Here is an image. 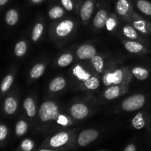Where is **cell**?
I'll list each match as a JSON object with an SVG mask.
<instances>
[{"label":"cell","mask_w":151,"mask_h":151,"mask_svg":"<svg viewBox=\"0 0 151 151\" xmlns=\"http://www.w3.org/2000/svg\"><path fill=\"white\" fill-rule=\"evenodd\" d=\"M99 136L98 131L94 129H87L83 131L78 138V144L81 147H85L95 141Z\"/></svg>","instance_id":"obj_5"},{"label":"cell","mask_w":151,"mask_h":151,"mask_svg":"<svg viewBox=\"0 0 151 151\" xmlns=\"http://www.w3.org/2000/svg\"><path fill=\"white\" fill-rule=\"evenodd\" d=\"M64 14V10L59 5L53 6L49 11V16L52 19H58L61 18Z\"/></svg>","instance_id":"obj_25"},{"label":"cell","mask_w":151,"mask_h":151,"mask_svg":"<svg viewBox=\"0 0 151 151\" xmlns=\"http://www.w3.org/2000/svg\"><path fill=\"white\" fill-rule=\"evenodd\" d=\"M97 50L90 44H83L77 50V56L81 60H88L96 55Z\"/></svg>","instance_id":"obj_8"},{"label":"cell","mask_w":151,"mask_h":151,"mask_svg":"<svg viewBox=\"0 0 151 151\" xmlns=\"http://www.w3.org/2000/svg\"><path fill=\"white\" fill-rule=\"evenodd\" d=\"M106 25H107L108 28L109 29H111L114 27V26L116 25V22H115L114 20H112L111 22V18H109L107 21V23H106Z\"/></svg>","instance_id":"obj_35"},{"label":"cell","mask_w":151,"mask_h":151,"mask_svg":"<svg viewBox=\"0 0 151 151\" xmlns=\"http://www.w3.org/2000/svg\"><path fill=\"white\" fill-rule=\"evenodd\" d=\"M75 23L71 19H65L57 24L55 28V35L59 38H65L73 31Z\"/></svg>","instance_id":"obj_4"},{"label":"cell","mask_w":151,"mask_h":151,"mask_svg":"<svg viewBox=\"0 0 151 151\" xmlns=\"http://www.w3.org/2000/svg\"><path fill=\"white\" fill-rule=\"evenodd\" d=\"M116 13L121 16H125L131 10V3L129 0H117L116 3Z\"/></svg>","instance_id":"obj_13"},{"label":"cell","mask_w":151,"mask_h":151,"mask_svg":"<svg viewBox=\"0 0 151 151\" xmlns=\"http://www.w3.org/2000/svg\"><path fill=\"white\" fill-rule=\"evenodd\" d=\"M122 33L129 39L134 40L138 38V33L137 32V29L129 25H125L122 27Z\"/></svg>","instance_id":"obj_26"},{"label":"cell","mask_w":151,"mask_h":151,"mask_svg":"<svg viewBox=\"0 0 151 151\" xmlns=\"http://www.w3.org/2000/svg\"><path fill=\"white\" fill-rule=\"evenodd\" d=\"M69 140V134L66 132H60L54 135L50 138L49 141V145L50 147H62L65 145Z\"/></svg>","instance_id":"obj_11"},{"label":"cell","mask_w":151,"mask_h":151,"mask_svg":"<svg viewBox=\"0 0 151 151\" xmlns=\"http://www.w3.org/2000/svg\"><path fill=\"white\" fill-rule=\"evenodd\" d=\"M38 116L42 122L56 120L60 116L58 106L53 101L44 102L39 107Z\"/></svg>","instance_id":"obj_2"},{"label":"cell","mask_w":151,"mask_h":151,"mask_svg":"<svg viewBox=\"0 0 151 151\" xmlns=\"http://www.w3.org/2000/svg\"><path fill=\"white\" fill-rule=\"evenodd\" d=\"M125 48L131 53H139L144 51V46L137 41H128L124 43Z\"/></svg>","instance_id":"obj_16"},{"label":"cell","mask_w":151,"mask_h":151,"mask_svg":"<svg viewBox=\"0 0 151 151\" xmlns=\"http://www.w3.org/2000/svg\"><path fill=\"white\" fill-rule=\"evenodd\" d=\"M145 100V97L143 94H134L128 97L122 101V109L128 112L139 110L144 106Z\"/></svg>","instance_id":"obj_3"},{"label":"cell","mask_w":151,"mask_h":151,"mask_svg":"<svg viewBox=\"0 0 151 151\" xmlns=\"http://www.w3.org/2000/svg\"><path fill=\"white\" fill-rule=\"evenodd\" d=\"M94 8V0H85L83 3L80 10L81 19L83 22H86L88 21L92 15Z\"/></svg>","instance_id":"obj_9"},{"label":"cell","mask_w":151,"mask_h":151,"mask_svg":"<svg viewBox=\"0 0 151 151\" xmlns=\"http://www.w3.org/2000/svg\"><path fill=\"white\" fill-rule=\"evenodd\" d=\"M74 75L79 81H82L83 86L88 90H95L100 86V81L97 77L91 75L82 66H76L72 70Z\"/></svg>","instance_id":"obj_1"},{"label":"cell","mask_w":151,"mask_h":151,"mask_svg":"<svg viewBox=\"0 0 151 151\" xmlns=\"http://www.w3.org/2000/svg\"><path fill=\"white\" fill-rule=\"evenodd\" d=\"M34 147V144L30 139H25L21 144V148L24 151H31Z\"/></svg>","instance_id":"obj_32"},{"label":"cell","mask_w":151,"mask_h":151,"mask_svg":"<svg viewBox=\"0 0 151 151\" xmlns=\"http://www.w3.org/2000/svg\"><path fill=\"white\" fill-rule=\"evenodd\" d=\"M132 125L136 129H142L144 128L145 125V120L142 114L139 113L136 115L135 117L132 120Z\"/></svg>","instance_id":"obj_30"},{"label":"cell","mask_w":151,"mask_h":151,"mask_svg":"<svg viewBox=\"0 0 151 151\" xmlns=\"http://www.w3.org/2000/svg\"><path fill=\"white\" fill-rule=\"evenodd\" d=\"M123 72L121 69H116L113 72L106 74L103 77V83L106 86H111L112 84L117 85L122 81Z\"/></svg>","instance_id":"obj_10"},{"label":"cell","mask_w":151,"mask_h":151,"mask_svg":"<svg viewBox=\"0 0 151 151\" xmlns=\"http://www.w3.org/2000/svg\"><path fill=\"white\" fill-rule=\"evenodd\" d=\"M45 71V65L43 63H37L34 65L33 67L30 70L29 72V76L32 79H38L40 77H41Z\"/></svg>","instance_id":"obj_20"},{"label":"cell","mask_w":151,"mask_h":151,"mask_svg":"<svg viewBox=\"0 0 151 151\" xmlns=\"http://www.w3.org/2000/svg\"><path fill=\"white\" fill-rule=\"evenodd\" d=\"M43 30H44V26L42 23L39 22V23L35 24L32 31V40L34 42L39 40L43 33Z\"/></svg>","instance_id":"obj_28"},{"label":"cell","mask_w":151,"mask_h":151,"mask_svg":"<svg viewBox=\"0 0 151 151\" xmlns=\"http://www.w3.org/2000/svg\"><path fill=\"white\" fill-rule=\"evenodd\" d=\"M8 1V0H0V5L4 6V4H6Z\"/></svg>","instance_id":"obj_38"},{"label":"cell","mask_w":151,"mask_h":151,"mask_svg":"<svg viewBox=\"0 0 151 151\" xmlns=\"http://www.w3.org/2000/svg\"><path fill=\"white\" fill-rule=\"evenodd\" d=\"M23 106L28 116H29V117L35 116V113H36V109H35V104L33 99L31 98V97L26 98L24 102Z\"/></svg>","instance_id":"obj_17"},{"label":"cell","mask_w":151,"mask_h":151,"mask_svg":"<svg viewBox=\"0 0 151 151\" xmlns=\"http://www.w3.org/2000/svg\"><path fill=\"white\" fill-rule=\"evenodd\" d=\"M89 113L88 108L83 103H75L70 108V114L76 119H83L86 117Z\"/></svg>","instance_id":"obj_6"},{"label":"cell","mask_w":151,"mask_h":151,"mask_svg":"<svg viewBox=\"0 0 151 151\" xmlns=\"http://www.w3.org/2000/svg\"><path fill=\"white\" fill-rule=\"evenodd\" d=\"M58 123L61 124L63 125H66L68 122L67 119H66L64 116H60L58 117Z\"/></svg>","instance_id":"obj_36"},{"label":"cell","mask_w":151,"mask_h":151,"mask_svg":"<svg viewBox=\"0 0 151 151\" xmlns=\"http://www.w3.org/2000/svg\"><path fill=\"white\" fill-rule=\"evenodd\" d=\"M66 81L63 77H57L50 82L49 88L52 92H57L61 91L66 87Z\"/></svg>","instance_id":"obj_14"},{"label":"cell","mask_w":151,"mask_h":151,"mask_svg":"<svg viewBox=\"0 0 151 151\" xmlns=\"http://www.w3.org/2000/svg\"><path fill=\"white\" fill-rule=\"evenodd\" d=\"M101 151H106V150H101Z\"/></svg>","instance_id":"obj_41"},{"label":"cell","mask_w":151,"mask_h":151,"mask_svg":"<svg viewBox=\"0 0 151 151\" xmlns=\"http://www.w3.org/2000/svg\"><path fill=\"white\" fill-rule=\"evenodd\" d=\"M17 101L16 99L13 97H8L5 100L4 103V109L6 114L9 115H12L17 111Z\"/></svg>","instance_id":"obj_15"},{"label":"cell","mask_w":151,"mask_h":151,"mask_svg":"<svg viewBox=\"0 0 151 151\" xmlns=\"http://www.w3.org/2000/svg\"><path fill=\"white\" fill-rule=\"evenodd\" d=\"M132 73L136 78L140 81H145L149 77V72L145 68L137 66L132 69Z\"/></svg>","instance_id":"obj_21"},{"label":"cell","mask_w":151,"mask_h":151,"mask_svg":"<svg viewBox=\"0 0 151 151\" xmlns=\"http://www.w3.org/2000/svg\"><path fill=\"white\" fill-rule=\"evenodd\" d=\"M38 151H55V150H46V149H41V150H38Z\"/></svg>","instance_id":"obj_40"},{"label":"cell","mask_w":151,"mask_h":151,"mask_svg":"<svg viewBox=\"0 0 151 151\" xmlns=\"http://www.w3.org/2000/svg\"><path fill=\"white\" fill-rule=\"evenodd\" d=\"M28 130V125L24 120H19L18 121L16 125V134L19 137L24 135Z\"/></svg>","instance_id":"obj_29"},{"label":"cell","mask_w":151,"mask_h":151,"mask_svg":"<svg viewBox=\"0 0 151 151\" xmlns=\"http://www.w3.org/2000/svg\"><path fill=\"white\" fill-rule=\"evenodd\" d=\"M137 8L146 16H151V2L147 0H137Z\"/></svg>","instance_id":"obj_22"},{"label":"cell","mask_w":151,"mask_h":151,"mask_svg":"<svg viewBox=\"0 0 151 151\" xmlns=\"http://www.w3.org/2000/svg\"><path fill=\"white\" fill-rule=\"evenodd\" d=\"M91 63L92 66H94L96 72L98 73H102L104 69V60L103 58L100 55H94L92 58L91 59Z\"/></svg>","instance_id":"obj_23"},{"label":"cell","mask_w":151,"mask_h":151,"mask_svg":"<svg viewBox=\"0 0 151 151\" xmlns=\"http://www.w3.org/2000/svg\"><path fill=\"white\" fill-rule=\"evenodd\" d=\"M108 19H109V16H108L107 11L105 9H100L94 16V20H93V25L97 29H102L106 26Z\"/></svg>","instance_id":"obj_12"},{"label":"cell","mask_w":151,"mask_h":151,"mask_svg":"<svg viewBox=\"0 0 151 151\" xmlns=\"http://www.w3.org/2000/svg\"><path fill=\"white\" fill-rule=\"evenodd\" d=\"M31 1H32V3H34V4H39V3L42 2L44 0H30Z\"/></svg>","instance_id":"obj_39"},{"label":"cell","mask_w":151,"mask_h":151,"mask_svg":"<svg viewBox=\"0 0 151 151\" xmlns=\"http://www.w3.org/2000/svg\"><path fill=\"white\" fill-rule=\"evenodd\" d=\"M7 136V128L4 125H0V140L3 141Z\"/></svg>","instance_id":"obj_34"},{"label":"cell","mask_w":151,"mask_h":151,"mask_svg":"<svg viewBox=\"0 0 151 151\" xmlns=\"http://www.w3.org/2000/svg\"><path fill=\"white\" fill-rule=\"evenodd\" d=\"M124 151H137V148L134 145L130 144L124 149Z\"/></svg>","instance_id":"obj_37"},{"label":"cell","mask_w":151,"mask_h":151,"mask_svg":"<svg viewBox=\"0 0 151 151\" xmlns=\"http://www.w3.org/2000/svg\"><path fill=\"white\" fill-rule=\"evenodd\" d=\"M61 4L63 8L66 9L68 11H72L74 9V3L72 0H60Z\"/></svg>","instance_id":"obj_33"},{"label":"cell","mask_w":151,"mask_h":151,"mask_svg":"<svg viewBox=\"0 0 151 151\" xmlns=\"http://www.w3.org/2000/svg\"><path fill=\"white\" fill-rule=\"evenodd\" d=\"M13 82V77L12 75H8L4 78L1 84V92L4 93L8 91L9 88L11 86Z\"/></svg>","instance_id":"obj_31"},{"label":"cell","mask_w":151,"mask_h":151,"mask_svg":"<svg viewBox=\"0 0 151 151\" xmlns=\"http://www.w3.org/2000/svg\"><path fill=\"white\" fill-rule=\"evenodd\" d=\"M120 94V88L116 85H112L107 88L104 92V97L106 100H114Z\"/></svg>","instance_id":"obj_18"},{"label":"cell","mask_w":151,"mask_h":151,"mask_svg":"<svg viewBox=\"0 0 151 151\" xmlns=\"http://www.w3.org/2000/svg\"><path fill=\"white\" fill-rule=\"evenodd\" d=\"M134 19L135 20L133 22L134 27L139 32L142 33L146 34V35H150L151 34V23L147 22L142 19L139 16L137 13H134Z\"/></svg>","instance_id":"obj_7"},{"label":"cell","mask_w":151,"mask_h":151,"mask_svg":"<svg viewBox=\"0 0 151 151\" xmlns=\"http://www.w3.org/2000/svg\"><path fill=\"white\" fill-rule=\"evenodd\" d=\"M27 50V46L26 42L24 41H19V42L16 43L15 46V55L19 58L23 57L26 54Z\"/></svg>","instance_id":"obj_24"},{"label":"cell","mask_w":151,"mask_h":151,"mask_svg":"<svg viewBox=\"0 0 151 151\" xmlns=\"http://www.w3.org/2000/svg\"><path fill=\"white\" fill-rule=\"evenodd\" d=\"M73 60V56L70 53H64L58 60V65L60 67H65L71 64Z\"/></svg>","instance_id":"obj_27"},{"label":"cell","mask_w":151,"mask_h":151,"mask_svg":"<svg viewBox=\"0 0 151 151\" xmlns=\"http://www.w3.org/2000/svg\"><path fill=\"white\" fill-rule=\"evenodd\" d=\"M19 21V13L15 9H10L5 14V22L9 26H13Z\"/></svg>","instance_id":"obj_19"}]
</instances>
